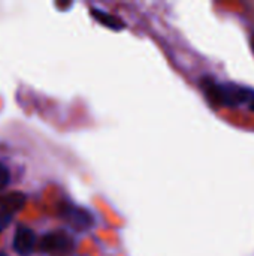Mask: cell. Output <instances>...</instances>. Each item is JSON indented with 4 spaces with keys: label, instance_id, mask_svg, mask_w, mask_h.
<instances>
[{
    "label": "cell",
    "instance_id": "1",
    "mask_svg": "<svg viewBox=\"0 0 254 256\" xmlns=\"http://www.w3.org/2000/svg\"><path fill=\"white\" fill-rule=\"evenodd\" d=\"M201 88L210 104L214 106H229L237 108L247 105L254 111V90L250 87H243L234 82H217L211 76H204L201 80Z\"/></svg>",
    "mask_w": 254,
    "mask_h": 256
},
{
    "label": "cell",
    "instance_id": "2",
    "mask_svg": "<svg viewBox=\"0 0 254 256\" xmlns=\"http://www.w3.org/2000/svg\"><path fill=\"white\" fill-rule=\"evenodd\" d=\"M39 246L43 254H48L51 256H69L75 248L73 240L64 231L45 234Z\"/></svg>",
    "mask_w": 254,
    "mask_h": 256
},
{
    "label": "cell",
    "instance_id": "3",
    "mask_svg": "<svg viewBox=\"0 0 254 256\" xmlns=\"http://www.w3.org/2000/svg\"><path fill=\"white\" fill-rule=\"evenodd\" d=\"M60 218L67 220L72 226H75L79 231L90 230L94 225V218L88 210L75 207V206H67L63 204L60 208Z\"/></svg>",
    "mask_w": 254,
    "mask_h": 256
},
{
    "label": "cell",
    "instance_id": "4",
    "mask_svg": "<svg viewBox=\"0 0 254 256\" xmlns=\"http://www.w3.org/2000/svg\"><path fill=\"white\" fill-rule=\"evenodd\" d=\"M36 236L27 226H19L13 237V249L19 256H30L36 248Z\"/></svg>",
    "mask_w": 254,
    "mask_h": 256
},
{
    "label": "cell",
    "instance_id": "5",
    "mask_svg": "<svg viewBox=\"0 0 254 256\" xmlns=\"http://www.w3.org/2000/svg\"><path fill=\"white\" fill-rule=\"evenodd\" d=\"M25 195L22 192H10L0 200V214L13 216L25 206Z\"/></svg>",
    "mask_w": 254,
    "mask_h": 256
},
{
    "label": "cell",
    "instance_id": "6",
    "mask_svg": "<svg viewBox=\"0 0 254 256\" xmlns=\"http://www.w3.org/2000/svg\"><path fill=\"white\" fill-rule=\"evenodd\" d=\"M91 15L102 24V26H105V27H108V28H111V30H121V28H124V22L121 21V20H118L117 16H114V15H109V14H106V12H103V10H100V9H91Z\"/></svg>",
    "mask_w": 254,
    "mask_h": 256
},
{
    "label": "cell",
    "instance_id": "7",
    "mask_svg": "<svg viewBox=\"0 0 254 256\" xmlns=\"http://www.w3.org/2000/svg\"><path fill=\"white\" fill-rule=\"evenodd\" d=\"M10 182V174H9V170L0 164V190H3Z\"/></svg>",
    "mask_w": 254,
    "mask_h": 256
},
{
    "label": "cell",
    "instance_id": "8",
    "mask_svg": "<svg viewBox=\"0 0 254 256\" xmlns=\"http://www.w3.org/2000/svg\"><path fill=\"white\" fill-rule=\"evenodd\" d=\"M12 220V216H7V214H0V234L6 230V226L10 224Z\"/></svg>",
    "mask_w": 254,
    "mask_h": 256
},
{
    "label": "cell",
    "instance_id": "9",
    "mask_svg": "<svg viewBox=\"0 0 254 256\" xmlns=\"http://www.w3.org/2000/svg\"><path fill=\"white\" fill-rule=\"evenodd\" d=\"M252 50H253V52H254V34L252 36Z\"/></svg>",
    "mask_w": 254,
    "mask_h": 256
},
{
    "label": "cell",
    "instance_id": "10",
    "mask_svg": "<svg viewBox=\"0 0 254 256\" xmlns=\"http://www.w3.org/2000/svg\"><path fill=\"white\" fill-rule=\"evenodd\" d=\"M0 256H6V255H4V254H0Z\"/></svg>",
    "mask_w": 254,
    "mask_h": 256
}]
</instances>
